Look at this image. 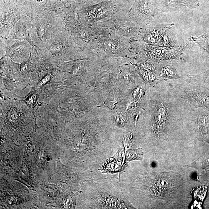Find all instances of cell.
I'll list each match as a JSON object with an SVG mask.
<instances>
[{"label": "cell", "mask_w": 209, "mask_h": 209, "mask_svg": "<svg viewBox=\"0 0 209 209\" xmlns=\"http://www.w3.org/2000/svg\"><path fill=\"white\" fill-rule=\"evenodd\" d=\"M185 78L201 83L209 88V69L200 73L187 74Z\"/></svg>", "instance_id": "5"}, {"label": "cell", "mask_w": 209, "mask_h": 209, "mask_svg": "<svg viewBox=\"0 0 209 209\" xmlns=\"http://www.w3.org/2000/svg\"><path fill=\"white\" fill-rule=\"evenodd\" d=\"M106 46L107 49L110 50H114L115 48V45L114 44V43L111 42H107L106 43Z\"/></svg>", "instance_id": "6"}, {"label": "cell", "mask_w": 209, "mask_h": 209, "mask_svg": "<svg viewBox=\"0 0 209 209\" xmlns=\"http://www.w3.org/2000/svg\"><path fill=\"white\" fill-rule=\"evenodd\" d=\"M175 92L187 103L195 108L209 111V88L185 78L167 81Z\"/></svg>", "instance_id": "2"}, {"label": "cell", "mask_w": 209, "mask_h": 209, "mask_svg": "<svg viewBox=\"0 0 209 209\" xmlns=\"http://www.w3.org/2000/svg\"><path fill=\"white\" fill-rule=\"evenodd\" d=\"M187 125L192 124L197 137L209 138V111L190 105L186 114Z\"/></svg>", "instance_id": "3"}, {"label": "cell", "mask_w": 209, "mask_h": 209, "mask_svg": "<svg viewBox=\"0 0 209 209\" xmlns=\"http://www.w3.org/2000/svg\"><path fill=\"white\" fill-rule=\"evenodd\" d=\"M158 74L163 80L173 81L185 78L176 68L169 63H163L158 66Z\"/></svg>", "instance_id": "4"}, {"label": "cell", "mask_w": 209, "mask_h": 209, "mask_svg": "<svg viewBox=\"0 0 209 209\" xmlns=\"http://www.w3.org/2000/svg\"><path fill=\"white\" fill-rule=\"evenodd\" d=\"M63 28L61 17L45 13L33 15L27 40L36 47L45 49L64 31Z\"/></svg>", "instance_id": "1"}]
</instances>
